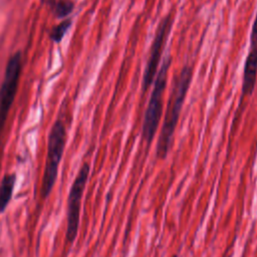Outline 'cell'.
<instances>
[{"label":"cell","instance_id":"6da1fadb","mask_svg":"<svg viewBox=\"0 0 257 257\" xmlns=\"http://www.w3.org/2000/svg\"><path fill=\"white\" fill-rule=\"evenodd\" d=\"M193 77V67L185 65L175 77L171 96L165 113V119L159 135L156 155L158 159H165L172 147V141L180 117V112Z\"/></svg>","mask_w":257,"mask_h":257},{"label":"cell","instance_id":"277c9868","mask_svg":"<svg viewBox=\"0 0 257 257\" xmlns=\"http://www.w3.org/2000/svg\"><path fill=\"white\" fill-rule=\"evenodd\" d=\"M89 175V165L83 164L75 177L67 199V228H66V241L73 243L77 236L80 216V205L83 192L86 186Z\"/></svg>","mask_w":257,"mask_h":257},{"label":"cell","instance_id":"5b68a950","mask_svg":"<svg viewBox=\"0 0 257 257\" xmlns=\"http://www.w3.org/2000/svg\"><path fill=\"white\" fill-rule=\"evenodd\" d=\"M21 72V53H14L6 65L4 78L0 87V138L8 112L14 101Z\"/></svg>","mask_w":257,"mask_h":257},{"label":"cell","instance_id":"ba28073f","mask_svg":"<svg viewBox=\"0 0 257 257\" xmlns=\"http://www.w3.org/2000/svg\"><path fill=\"white\" fill-rule=\"evenodd\" d=\"M15 180V175L11 174L5 175L0 182V213L5 211L12 198Z\"/></svg>","mask_w":257,"mask_h":257},{"label":"cell","instance_id":"7a4b0ae2","mask_svg":"<svg viewBox=\"0 0 257 257\" xmlns=\"http://www.w3.org/2000/svg\"><path fill=\"white\" fill-rule=\"evenodd\" d=\"M171 56L168 55L163 61L161 67L159 68L154 87L150 96V100L144 115V121L142 126V136L143 139L150 145L154 140L160 120L163 113V96L164 91L167 86L168 72L171 66Z\"/></svg>","mask_w":257,"mask_h":257},{"label":"cell","instance_id":"3957f363","mask_svg":"<svg viewBox=\"0 0 257 257\" xmlns=\"http://www.w3.org/2000/svg\"><path fill=\"white\" fill-rule=\"evenodd\" d=\"M65 146V128L60 120L54 122L48 136L47 157L41 185V196L46 198L56 181L58 167Z\"/></svg>","mask_w":257,"mask_h":257},{"label":"cell","instance_id":"8fae6325","mask_svg":"<svg viewBox=\"0 0 257 257\" xmlns=\"http://www.w3.org/2000/svg\"><path fill=\"white\" fill-rule=\"evenodd\" d=\"M250 49L257 51V14L252 26V31L250 36Z\"/></svg>","mask_w":257,"mask_h":257},{"label":"cell","instance_id":"9c48e42d","mask_svg":"<svg viewBox=\"0 0 257 257\" xmlns=\"http://www.w3.org/2000/svg\"><path fill=\"white\" fill-rule=\"evenodd\" d=\"M71 24V21L70 20H64L62 21L61 23H59L57 26H55L52 30H51V33H50V38L55 41V42H59L62 37L64 36L65 32L67 31V29L69 28Z\"/></svg>","mask_w":257,"mask_h":257},{"label":"cell","instance_id":"7c38bea8","mask_svg":"<svg viewBox=\"0 0 257 257\" xmlns=\"http://www.w3.org/2000/svg\"><path fill=\"white\" fill-rule=\"evenodd\" d=\"M172 257H178V256H177V255H174V256H172Z\"/></svg>","mask_w":257,"mask_h":257},{"label":"cell","instance_id":"52a82bcc","mask_svg":"<svg viewBox=\"0 0 257 257\" xmlns=\"http://www.w3.org/2000/svg\"><path fill=\"white\" fill-rule=\"evenodd\" d=\"M257 79V51L249 49L247 58L245 60L242 93L243 95H250L255 87Z\"/></svg>","mask_w":257,"mask_h":257},{"label":"cell","instance_id":"30bf717a","mask_svg":"<svg viewBox=\"0 0 257 257\" xmlns=\"http://www.w3.org/2000/svg\"><path fill=\"white\" fill-rule=\"evenodd\" d=\"M73 8L72 2L68 0H59L55 4V12L57 17H64L71 12Z\"/></svg>","mask_w":257,"mask_h":257},{"label":"cell","instance_id":"8992f818","mask_svg":"<svg viewBox=\"0 0 257 257\" xmlns=\"http://www.w3.org/2000/svg\"><path fill=\"white\" fill-rule=\"evenodd\" d=\"M173 23H174L173 15L172 13H169L167 16H165L162 19L161 23L157 28L156 35L151 46L150 55H149V58L144 70V74H143V82H142L143 93H145L148 90V88L152 85L153 81L155 80V77L159 70L158 66L161 59L162 51H163L165 42L167 40V37L171 31Z\"/></svg>","mask_w":257,"mask_h":257}]
</instances>
